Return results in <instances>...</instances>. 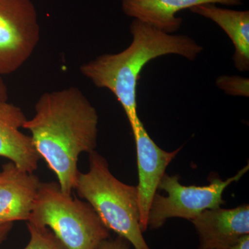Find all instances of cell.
Returning a JSON list of instances; mask_svg holds the SVG:
<instances>
[{
	"label": "cell",
	"mask_w": 249,
	"mask_h": 249,
	"mask_svg": "<svg viewBox=\"0 0 249 249\" xmlns=\"http://www.w3.org/2000/svg\"><path fill=\"white\" fill-rule=\"evenodd\" d=\"M211 19L222 29L234 46L232 60L240 71L249 70V11L219 7L215 4L198 5L189 9Z\"/></svg>",
	"instance_id": "obj_12"
},
{
	"label": "cell",
	"mask_w": 249,
	"mask_h": 249,
	"mask_svg": "<svg viewBox=\"0 0 249 249\" xmlns=\"http://www.w3.org/2000/svg\"><path fill=\"white\" fill-rule=\"evenodd\" d=\"M37 175L28 173L13 162L0 170V224L29 221L40 188Z\"/></svg>",
	"instance_id": "obj_9"
},
{
	"label": "cell",
	"mask_w": 249,
	"mask_h": 249,
	"mask_svg": "<svg viewBox=\"0 0 249 249\" xmlns=\"http://www.w3.org/2000/svg\"><path fill=\"white\" fill-rule=\"evenodd\" d=\"M9 93L7 87L5 84L4 80L0 77V102H5L8 101Z\"/></svg>",
	"instance_id": "obj_18"
},
{
	"label": "cell",
	"mask_w": 249,
	"mask_h": 249,
	"mask_svg": "<svg viewBox=\"0 0 249 249\" xmlns=\"http://www.w3.org/2000/svg\"><path fill=\"white\" fill-rule=\"evenodd\" d=\"M14 223H5V224H0V245L7 238L10 231L12 229Z\"/></svg>",
	"instance_id": "obj_16"
},
{
	"label": "cell",
	"mask_w": 249,
	"mask_h": 249,
	"mask_svg": "<svg viewBox=\"0 0 249 249\" xmlns=\"http://www.w3.org/2000/svg\"><path fill=\"white\" fill-rule=\"evenodd\" d=\"M28 222L47 227L67 249H98L109 231L87 201L64 193L58 182H42Z\"/></svg>",
	"instance_id": "obj_4"
},
{
	"label": "cell",
	"mask_w": 249,
	"mask_h": 249,
	"mask_svg": "<svg viewBox=\"0 0 249 249\" xmlns=\"http://www.w3.org/2000/svg\"><path fill=\"white\" fill-rule=\"evenodd\" d=\"M74 191L94 210L108 230L125 239L134 249H150L142 235L137 186L123 183L96 150L89 154V170L79 173Z\"/></svg>",
	"instance_id": "obj_3"
},
{
	"label": "cell",
	"mask_w": 249,
	"mask_h": 249,
	"mask_svg": "<svg viewBox=\"0 0 249 249\" xmlns=\"http://www.w3.org/2000/svg\"><path fill=\"white\" fill-rule=\"evenodd\" d=\"M40 39L37 10L31 0H0V77L19 70Z\"/></svg>",
	"instance_id": "obj_6"
},
{
	"label": "cell",
	"mask_w": 249,
	"mask_h": 249,
	"mask_svg": "<svg viewBox=\"0 0 249 249\" xmlns=\"http://www.w3.org/2000/svg\"><path fill=\"white\" fill-rule=\"evenodd\" d=\"M244 0H122V11L126 16L173 34L179 30L182 18L177 17L180 11L205 4L240 6Z\"/></svg>",
	"instance_id": "obj_11"
},
{
	"label": "cell",
	"mask_w": 249,
	"mask_h": 249,
	"mask_svg": "<svg viewBox=\"0 0 249 249\" xmlns=\"http://www.w3.org/2000/svg\"><path fill=\"white\" fill-rule=\"evenodd\" d=\"M30 240L24 249H67L47 227H37L27 222Z\"/></svg>",
	"instance_id": "obj_13"
},
{
	"label": "cell",
	"mask_w": 249,
	"mask_h": 249,
	"mask_svg": "<svg viewBox=\"0 0 249 249\" xmlns=\"http://www.w3.org/2000/svg\"><path fill=\"white\" fill-rule=\"evenodd\" d=\"M27 120L21 108L7 101L0 102V157L34 173L41 157L31 136L20 131Z\"/></svg>",
	"instance_id": "obj_10"
},
{
	"label": "cell",
	"mask_w": 249,
	"mask_h": 249,
	"mask_svg": "<svg viewBox=\"0 0 249 249\" xmlns=\"http://www.w3.org/2000/svg\"><path fill=\"white\" fill-rule=\"evenodd\" d=\"M129 29L132 41L128 47L119 53L99 55L81 65L80 71L95 86L109 89L116 96L132 127L139 119L137 84L147 64L167 55L193 61L203 47L189 36L166 34L137 19Z\"/></svg>",
	"instance_id": "obj_2"
},
{
	"label": "cell",
	"mask_w": 249,
	"mask_h": 249,
	"mask_svg": "<svg viewBox=\"0 0 249 249\" xmlns=\"http://www.w3.org/2000/svg\"><path fill=\"white\" fill-rule=\"evenodd\" d=\"M216 85L226 94L249 97V78L237 76H222L218 77Z\"/></svg>",
	"instance_id": "obj_14"
},
{
	"label": "cell",
	"mask_w": 249,
	"mask_h": 249,
	"mask_svg": "<svg viewBox=\"0 0 249 249\" xmlns=\"http://www.w3.org/2000/svg\"><path fill=\"white\" fill-rule=\"evenodd\" d=\"M137 148L139 172L138 202L140 226L142 232L148 228L149 211L159 185L167 167L176 157L182 147L172 152L165 151L156 144L149 135L140 119L131 127Z\"/></svg>",
	"instance_id": "obj_7"
},
{
	"label": "cell",
	"mask_w": 249,
	"mask_h": 249,
	"mask_svg": "<svg viewBox=\"0 0 249 249\" xmlns=\"http://www.w3.org/2000/svg\"><path fill=\"white\" fill-rule=\"evenodd\" d=\"M224 249H249V235L243 236L234 245Z\"/></svg>",
	"instance_id": "obj_17"
},
{
	"label": "cell",
	"mask_w": 249,
	"mask_h": 249,
	"mask_svg": "<svg viewBox=\"0 0 249 249\" xmlns=\"http://www.w3.org/2000/svg\"><path fill=\"white\" fill-rule=\"evenodd\" d=\"M35 110L22 128L31 132L36 150L55 173L62 191L71 196L80 155L97 147L98 111L76 87L44 93Z\"/></svg>",
	"instance_id": "obj_1"
},
{
	"label": "cell",
	"mask_w": 249,
	"mask_h": 249,
	"mask_svg": "<svg viewBox=\"0 0 249 249\" xmlns=\"http://www.w3.org/2000/svg\"><path fill=\"white\" fill-rule=\"evenodd\" d=\"M249 169L248 164L225 181L219 177H213L209 184L203 186H183L178 175L165 174L158 190L165 191L167 196L156 193L149 211L148 227L160 229L171 218L192 221L206 210L221 207L225 204L223 199L224 191L232 183L238 181Z\"/></svg>",
	"instance_id": "obj_5"
},
{
	"label": "cell",
	"mask_w": 249,
	"mask_h": 249,
	"mask_svg": "<svg viewBox=\"0 0 249 249\" xmlns=\"http://www.w3.org/2000/svg\"><path fill=\"white\" fill-rule=\"evenodd\" d=\"M130 244L123 237H116L115 239L108 238L103 241L98 249H130Z\"/></svg>",
	"instance_id": "obj_15"
},
{
	"label": "cell",
	"mask_w": 249,
	"mask_h": 249,
	"mask_svg": "<svg viewBox=\"0 0 249 249\" xmlns=\"http://www.w3.org/2000/svg\"><path fill=\"white\" fill-rule=\"evenodd\" d=\"M198 236V249H224L249 235V206L206 210L191 221Z\"/></svg>",
	"instance_id": "obj_8"
}]
</instances>
